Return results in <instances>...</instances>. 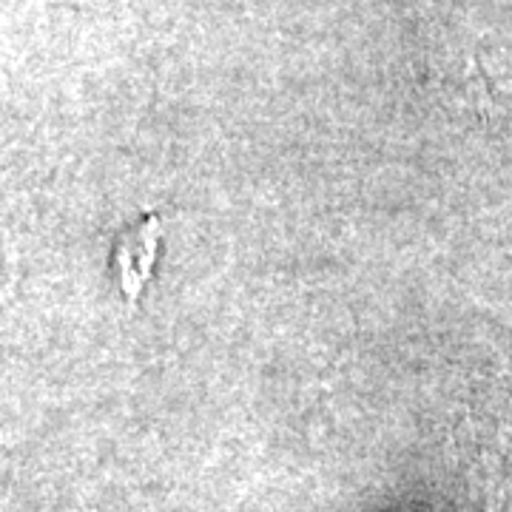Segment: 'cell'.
I'll return each instance as SVG.
<instances>
[{
    "mask_svg": "<svg viewBox=\"0 0 512 512\" xmlns=\"http://www.w3.org/2000/svg\"><path fill=\"white\" fill-rule=\"evenodd\" d=\"M160 242H163V222L154 214L131 225L114 242L111 265H114V276H117V288L128 305H137V299L143 296L146 285L151 282Z\"/></svg>",
    "mask_w": 512,
    "mask_h": 512,
    "instance_id": "obj_1",
    "label": "cell"
}]
</instances>
